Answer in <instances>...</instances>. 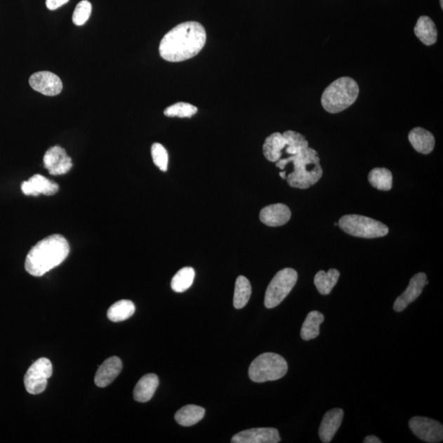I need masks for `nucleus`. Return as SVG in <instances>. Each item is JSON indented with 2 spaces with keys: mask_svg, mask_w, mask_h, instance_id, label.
<instances>
[{
  "mask_svg": "<svg viewBox=\"0 0 443 443\" xmlns=\"http://www.w3.org/2000/svg\"><path fill=\"white\" fill-rule=\"evenodd\" d=\"M206 32L197 22L179 24L164 37L159 55L164 60L178 62L197 56L206 42Z\"/></svg>",
  "mask_w": 443,
  "mask_h": 443,
  "instance_id": "obj_1",
  "label": "nucleus"
},
{
  "mask_svg": "<svg viewBox=\"0 0 443 443\" xmlns=\"http://www.w3.org/2000/svg\"><path fill=\"white\" fill-rule=\"evenodd\" d=\"M70 247L65 237L60 234L48 236L39 242L29 251L25 261L28 274L41 277L67 259Z\"/></svg>",
  "mask_w": 443,
  "mask_h": 443,
  "instance_id": "obj_2",
  "label": "nucleus"
},
{
  "mask_svg": "<svg viewBox=\"0 0 443 443\" xmlns=\"http://www.w3.org/2000/svg\"><path fill=\"white\" fill-rule=\"evenodd\" d=\"M319 162L317 152L308 146L298 154L279 159L276 162V166L284 169L286 165L290 163L293 164L294 171L286 177L287 183L291 187L308 189L317 183L323 176V169Z\"/></svg>",
  "mask_w": 443,
  "mask_h": 443,
  "instance_id": "obj_3",
  "label": "nucleus"
},
{
  "mask_svg": "<svg viewBox=\"0 0 443 443\" xmlns=\"http://www.w3.org/2000/svg\"><path fill=\"white\" fill-rule=\"evenodd\" d=\"M359 92L357 81L348 77H340L325 89L321 103L329 113L338 114L355 103Z\"/></svg>",
  "mask_w": 443,
  "mask_h": 443,
  "instance_id": "obj_4",
  "label": "nucleus"
},
{
  "mask_svg": "<svg viewBox=\"0 0 443 443\" xmlns=\"http://www.w3.org/2000/svg\"><path fill=\"white\" fill-rule=\"evenodd\" d=\"M289 371L286 359L280 355L263 353L253 360L249 368V377L253 382L276 381L284 377Z\"/></svg>",
  "mask_w": 443,
  "mask_h": 443,
  "instance_id": "obj_5",
  "label": "nucleus"
},
{
  "mask_svg": "<svg viewBox=\"0 0 443 443\" xmlns=\"http://www.w3.org/2000/svg\"><path fill=\"white\" fill-rule=\"evenodd\" d=\"M338 226L348 234L362 238L382 237L389 232L388 227L383 223L358 214L340 218Z\"/></svg>",
  "mask_w": 443,
  "mask_h": 443,
  "instance_id": "obj_6",
  "label": "nucleus"
},
{
  "mask_svg": "<svg viewBox=\"0 0 443 443\" xmlns=\"http://www.w3.org/2000/svg\"><path fill=\"white\" fill-rule=\"evenodd\" d=\"M298 275L293 269L286 267L277 272L266 290L265 305L267 309L277 308L293 289Z\"/></svg>",
  "mask_w": 443,
  "mask_h": 443,
  "instance_id": "obj_7",
  "label": "nucleus"
},
{
  "mask_svg": "<svg viewBox=\"0 0 443 443\" xmlns=\"http://www.w3.org/2000/svg\"><path fill=\"white\" fill-rule=\"evenodd\" d=\"M53 373L51 360L41 358L34 362L24 377L26 390L32 395H37L46 390L48 379Z\"/></svg>",
  "mask_w": 443,
  "mask_h": 443,
  "instance_id": "obj_8",
  "label": "nucleus"
},
{
  "mask_svg": "<svg viewBox=\"0 0 443 443\" xmlns=\"http://www.w3.org/2000/svg\"><path fill=\"white\" fill-rule=\"evenodd\" d=\"M414 435L421 440L436 443L442 441L443 427L442 423L426 417H414L409 422Z\"/></svg>",
  "mask_w": 443,
  "mask_h": 443,
  "instance_id": "obj_9",
  "label": "nucleus"
},
{
  "mask_svg": "<svg viewBox=\"0 0 443 443\" xmlns=\"http://www.w3.org/2000/svg\"><path fill=\"white\" fill-rule=\"evenodd\" d=\"M34 91L47 96H55L61 93L62 82L55 73L43 71L34 73L29 79Z\"/></svg>",
  "mask_w": 443,
  "mask_h": 443,
  "instance_id": "obj_10",
  "label": "nucleus"
},
{
  "mask_svg": "<svg viewBox=\"0 0 443 443\" xmlns=\"http://www.w3.org/2000/svg\"><path fill=\"white\" fill-rule=\"evenodd\" d=\"M44 166L51 175H62L70 172L72 167V159L60 146H53L44 157Z\"/></svg>",
  "mask_w": 443,
  "mask_h": 443,
  "instance_id": "obj_11",
  "label": "nucleus"
},
{
  "mask_svg": "<svg viewBox=\"0 0 443 443\" xmlns=\"http://www.w3.org/2000/svg\"><path fill=\"white\" fill-rule=\"evenodd\" d=\"M280 441L279 432L274 428H251L238 432L232 438L233 443H277Z\"/></svg>",
  "mask_w": 443,
  "mask_h": 443,
  "instance_id": "obj_12",
  "label": "nucleus"
},
{
  "mask_svg": "<svg viewBox=\"0 0 443 443\" xmlns=\"http://www.w3.org/2000/svg\"><path fill=\"white\" fill-rule=\"evenodd\" d=\"M428 284L427 276L423 272H418L411 279L407 289L397 298L393 308L397 312H402L407 306L414 303L421 296L423 289Z\"/></svg>",
  "mask_w": 443,
  "mask_h": 443,
  "instance_id": "obj_13",
  "label": "nucleus"
},
{
  "mask_svg": "<svg viewBox=\"0 0 443 443\" xmlns=\"http://www.w3.org/2000/svg\"><path fill=\"white\" fill-rule=\"evenodd\" d=\"M22 192L27 196L38 197L43 194L46 196H53L58 192V185L51 180L40 174L34 175L28 181L22 183Z\"/></svg>",
  "mask_w": 443,
  "mask_h": 443,
  "instance_id": "obj_14",
  "label": "nucleus"
},
{
  "mask_svg": "<svg viewBox=\"0 0 443 443\" xmlns=\"http://www.w3.org/2000/svg\"><path fill=\"white\" fill-rule=\"evenodd\" d=\"M290 209L284 204H275L262 209L260 213V221L270 227H279L290 220Z\"/></svg>",
  "mask_w": 443,
  "mask_h": 443,
  "instance_id": "obj_15",
  "label": "nucleus"
},
{
  "mask_svg": "<svg viewBox=\"0 0 443 443\" xmlns=\"http://www.w3.org/2000/svg\"><path fill=\"white\" fill-rule=\"evenodd\" d=\"M343 415V411L340 408H334L325 414L319 431L321 441L324 443L332 441L342 425Z\"/></svg>",
  "mask_w": 443,
  "mask_h": 443,
  "instance_id": "obj_16",
  "label": "nucleus"
},
{
  "mask_svg": "<svg viewBox=\"0 0 443 443\" xmlns=\"http://www.w3.org/2000/svg\"><path fill=\"white\" fill-rule=\"evenodd\" d=\"M121 369H123V363L119 357H112L107 359L96 372L95 377L96 386L100 388L109 386L119 376Z\"/></svg>",
  "mask_w": 443,
  "mask_h": 443,
  "instance_id": "obj_17",
  "label": "nucleus"
},
{
  "mask_svg": "<svg viewBox=\"0 0 443 443\" xmlns=\"http://www.w3.org/2000/svg\"><path fill=\"white\" fill-rule=\"evenodd\" d=\"M409 140L417 152L423 154H430L435 146V136L422 128L412 129L409 133Z\"/></svg>",
  "mask_w": 443,
  "mask_h": 443,
  "instance_id": "obj_18",
  "label": "nucleus"
},
{
  "mask_svg": "<svg viewBox=\"0 0 443 443\" xmlns=\"http://www.w3.org/2000/svg\"><path fill=\"white\" fill-rule=\"evenodd\" d=\"M159 386V378L157 374L148 373L140 379L134 388L133 396L136 402H147L154 396Z\"/></svg>",
  "mask_w": 443,
  "mask_h": 443,
  "instance_id": "obj_19",
  "label": "nucleus"
},
{
  "mask_svg": "<svg viewBox=\"0 0 443 443\" xmlns=\"http://www.w3.org/2000/svg\"><path fill=\"white\" fill-rule=\"evenodd\" d=\"M286 140L284 135L279 133H272L267 136L263 145V152L265 157L272 163H276L281 159L282 150L286 148Z\"/></svg>",
  "mask_w": 443,
  "mask_h": 443,
  "instance_id": "obj_20",
  "label": "nucleus"
},
{
  "mask_svg": "<svg viewBox=\"0 0 443 443\" xmlns=\"http://www.w3.org/2000/svg\"><path fill=\"white\" fill-rule=\"evenodd\" d=\"M415 33L418 40L430 46L435 45L437 39V30L435 23L428 16H421L418 19Z\"/></svg>",
  "mask_w": 443,
  "mask_h": 443,
  "instance_id": "obj_21",
  "label": "nucleus"
},
{
  "mask_svg": "<svg viewBox=\"0 0 443 443\" xmlns=\"http://www.w3.org/2000/svg\"><path fill=\"white\" fill-rule=\"evenodd\" d=\"M206 414L204 408L194 405H187L175 414V420L180 425L190 427L201 421Z\"/></svg>",
  "mask_w": 443,
  "mask_h": 443,
  "instance_id": "obj_22",
  "label": "nucleus"
},
{
  "mask_svg": "<svg viewBox=\"0 0 443 443\" xmlns=\"http://www.w3.org/2000/svg\"><path fill=\"white\" fill-rule=\"evenodd\" d=\"M324 321V316L319 311H311L301 328L300 337L305 340L315 339L319 335V326Z\"/></svg>",
  "mask_w": 443,
  "mask_h": 443,
  "instance_id": "obj_23",
  "label": "nucleus"
},
{
  "mask_svg": "<svg viewBox=\"0 0 443 443\" xmlns=\"http://www.w3.org/2000/svg\"><path fill=\"white\" fill-rule=\"evenodd\" d=\"M340 272L335 269H331L329 272L321 270L315 277V285L320 294L329 295L337 284Z\"/></svg>",
  "mask_w": 443,
  "mask_h": 443,
  "instance_id": "obj_24",
  "label": "nucleus"
},
{
  "mask_svg": "<svg viewBox=\"0 0 443 443\" xmlns=\"http://www.w3.org/2000/svg\"><path fill=\"white\" fill-rule=\"evenodd\" d=\"M135 311V308L133 301L121 300L110 306L107 315L112 322H121L131 318Z\"/></svg>",
  "mask_w": 443,
  "mask_h": 443,
  "instance_id": "obj_25",
  "label": "nucleus"
},
{
  "mask_svg": "<svg viewBox=\"0 0 443 443\" xmlns=\"http://www.w3.org/2000/svg\"><path fill=\"white\" fill-rule=\"evenodd\" d=\"M251 296V285L249 280L244 276H239L236 281L234 298L233 305L236 309L244 308Z\"/></svg>",
  "mask_w": 443,
  "mask_h": 443,
  "instance_id": "obj_26",
  "label": "nucleus"
},
{
  "mask_svg": "<svg viewBox=\"0 0 443 443\" xmlns=\"http://www.w3.org/2000/svg\"><path fill=\"white\" fill-rule=\"evenodd\" d=\"M372 187L379 191H390L392 187V174L390 170L376 168L371 170L368 176Z\"/></svg>",
  "mask_w": 443,
  "mask_h": 443,
  "instance_id": "obj_27",
  "label": "nucleus"
},
{
  "mask_svg": "<svg viewBox=\"0 0 443 443\" xmlns=\"http://www.w3.org/2000/svg\"><path fill=\"white\" fill-rule=\"evenodd\" d=\"M196 272L191 267H185L174 275L171 282L172 289L181 293L192 286Z\"/></svg>",
  "mask_w": 443,
  "mask_h": 443,
  "instance_id": "obj_28",
  "label": "nucleus"
},
{
  "mask_svg": "<svg viewBox=\"0 0 443 443\" xmlns=\"http://www.w3.org/2000/svg\"><path fill=\"white\" fill-rule=\"evenodd\" d=\"M284 135L286 140V153L289 155L298 154L303 149L308 147L309 143L303 135L294 131H286Z\"/></svg>",
  "mask_w": 443,
  "mask_h": 443,
  "instance_id": "obj_29",
  "label": "nucleus"
},
{
  "mask_svg": "<svg viewBox=\"0 0 443 443\" xmlns=\"http://www.w3.org/2000/svg\"><path fill=\"white\" fill-rule=\"evenodd\" d=\"M197 107L191 104L184 103V102H179V103L174 104L168 107L164 110V114L165 116L170 117V118H192V116L197 113Z\"/></svg>",
  "mask_w": 443,
  "mask_h": 443,
  "instance_id": "obj_30",
  "label": "nucleus"
},
{
  "mask_svg": "<svg viewBox=\"0 0 443 443\" xmlns=\"http://www.w3.org/2000/svg\"><path fill=\"white\" fill-rule=\"evenodd\" d=\"M92 11L91 4L84 0L77 4L72 15V22L77 26H82L88 20Z\"/></svg>",
  "mask_w": 443,
  "mask_h": 443,
  "instance_id": "obj_31",
  "label": "nucleus"
},
{
  "mask_svg": "<svg viewBox=\"0 0 443 443\" xmlns=\"http://www.w3.org/2000/svg\"><path fill=\"white\" fill-rule=\"evenodd\" d=\"M154 164L163 172H166L168 164V154L161 144L154 143L152 147Z\"/></svg>",
  "mask_w": 443,
  "mask_h": 443,
  "instance_id": "obj_32",
  "label": "nucleus"
},
{
  "mask_svg": "<svg viewBox=\"0 0 443 443\" xmlns=\"http://www.w3.org/2000/svg\"><path fill=\"white\" fill-rule=\"evenodd\" d=\"M70 0H46V7L50 11H56L58 8L65 6Z\"/></svg>",
  "mask_w": 443,
  "mask_h": 443,
  "instance_id": "obj_33",
  "label": "nucleus"
},
{
  "mask_svg": "<svg viewBox=\"0 0 443 443\" xmlns=\"http://www.w3.org/2000/svg\"><path fill=\"white\" fill-rule=\"evenodd\" d=\"M364 443H382V441L378 437L374 435L368 436L364 438Z\"/></svg>",
  "mask_w": 443,
  "mask_h": 443,
  "instance_id": "obj_34",
  "label": "nucleus"
},
{
  "mask_svg": "<svg viewBox=\"0 0 443 443\" xmlns=\"http://www.w3.org/2000/svg\"><path fill=\"white\" fill-rule=\"evenodd\" d=\"M286 173L285 171H284V172H282V173H280V177H281L282 179H286Z\"/></svg>",
  "mask_w": 443,
  "mask_h": 443,
  "instance_id": "obj_35",
  "label": "nucleus"
},
{
  "mask_svg": "<svg viewBox=\"0 0 443 443\" xmlns=\"http://www.w3.org/2000/svg\"><path fill=\"white\" fill-rule=\"evenodd\" d=\"M440 2H441V7L442 8H443L442 0H440Z\"/></svg>",
  "mask_w": 443,
  "mask_h": 443,
  "instance_id": "obj_36",
  "label": "nucleus"
}]
</instances>
